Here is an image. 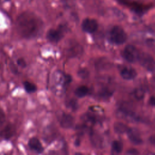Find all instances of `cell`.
<instances>
[{
  "label": "cell",
  "mask_w": 155,
  "mask_h": 155,
  "mask_svg": "<svg viewBox=\"0 0 155 155\" xmlns=\"http://www.w3.org/2000/svg\"><path fill=\"white\" fill-rule=\"evenodd\" d=\"M47 39L51 42H58L63 37V31L61 29H50L46 35Z\"/></svg>",
  "instance_id": "8"
},
{
  "label": "cell",
  "mask_w": 155,
  "mask_h": 155,
  "mask_svg": "<svg viewBox=\"0 0 155 155\" xmlns=\"http://www.w3.org/2000/svg\"><path fill=\"white\" fill-rule=\"evenodd\" d=\"M120 73L121 76L127 80H130L134 79L137 73L136 70L129 67H124L120 70Z\"/></svg>",
  "instance_id": "10"
},
{
  "label": "cell",
  "mask_w": 155,
  "mask_h": 155,
  "mask_svg": "<svg viewBox=\"0 0 155 155\" xmlns=\"http://www.w3.org/2000/svg\"><path fill=\"white\" fill-rule=\"evenodd\" d=\"M127 153L129 154H139V152L136 149H130L128 150Z\"/></svg>",
  "instance_id": "23"
},
{
  "label": "cell",
  "mask_w": 155,
  "mask_h": 155,
  "mask_svg": "<svg viewBox=\"0 0 155 155\" xmlns=\"http://www.w3.org/2000/svg\"><path fill=\"white\" fill-rule=\"evenodd\" d=\"M16 127L12 123H8L0 130V137L4 139L8 140L16 134Z\"/></svg>",
  "instance_id": "6"
},
{
  "label": "cell",
  "mask_w": 155,
  "mask_h": 155,
  "mask_svg": "<svg viewBox=\"0 0 155 155\" xmlns=\"http://www.w3.org/2000/svg\"><path fill=\"white\" fill-rule=\"evenodd\" d=\"M122 54L125 60L130 62H133L138 59L139 54L137 48L134 46L132 45H128L124 49Z\"/></svg>",
  "instance_id": "4"
},
{
  "label": "cell",
  "mask_w": 155,
  "mask_h": 155,
  "mask_svg": "<svg viewBox=\"0 0 155 155\" xmlns=\"http://www.w3.org/2000/svg\"><path fill=\"white\" fill-rule=\"evenodd\" d=\"M28 146L31 151L38 154L42 153L44 150L40 140L36 137H32L28 140Z\"/></svg>",
  "instance_id": "7"
},
{
  "label": "cell",
  "mask_w": 155,
  "mask_h": 155,
  "mask_svg": "<svg viewBox=\"0 0 155 155\" xmlns=\"http://www.w3.org/2000/svg\"><path fill=\"white\" fill-rule=\"evenodd\" d=\"M88 93V88H87V87H86L85 85H82V86L78 87L74 91L76 96L79 97H84L85 96H86L87 94Z\"/></svg>",
  "instance_id": "15"
},
{
  "label": "cell",
  "mask_w": 155,
  "mask_h": 155,
  "mask_svg": "<svg viewBox=\"0 0 155 155\" xmlns=\"http://www.w3.org/2000/svg\"><path fill=\"white\" fill-rule=\"evenodd\" d=\"M23 85L25 91L28 93H33L37 90L36 85L31 82L24 81L23 82Z\"/></svg>",
  "instance_id": "14"
},
{
  "label": "cell",
  "mask_w": 155,
  "mask_h": 155,
  "mask_svg": "<svg viewBox=\"0 0 155 155\" xmlns=\"http://www.w3.org/2000/svg\"><path fill=\"white\" fill-rule=\"evenodd\" d=\"M67 86L65 81V75L61 72H55L53 77V88L54 93H62Z\"/></svg>",
  "instance_id": "3"
},
{
  "label": "cell",
  "mask_w": 155,
  "mask_h": 155,
  "mask_svg": "<svg viewBox=\"0 0 155 155\" xmlns=\"http://www.w3.org/2000/svg\"><path fill=\"white\" fill-rule=\"evenodd\" d=\"M140 64L150 71H153L155 68V61L150 54L142 53L139 54L138 59Z\"/></svg>",
  "instance_id": "5"
},
{
  "label": "cell",
  "mask_w": 155,
  "mask_h": 155,
  "mask_svg": "<svg viewBox=\"0 0 155 155\" xmlns=\"http://www.w3.org/2000/svg\"><path fill=\"white\" fill-rule=\"evenodd\" d=\"M130 140L134 144H140L142 143V139L138 132L133 129H129L127 132Z\"/></svg>",
  "instance_id": "12"
},
{
  "label": "cell",
  "mask_w": 155,
  "mask_h": 155,
  "mask_svg": "<svg viewBox=\"0 0 155 155\" xmlns=\"http://www.w3.org/2000/svg\"><path fill=\"white\" fill-rule=\"evenodd\" d=\"M74 123V119L69 114L63 113L60 117L61 126L64 128H71Z\"/></svg>",
  "instance_id": "11"
},
{
  "label": "cell",
  "mask_w": 155,
  "mask_h": 155,
  "mask_svg": "<svg viewBox=\"0 0 155 155\" xmlns=\"http://www.w3.org/2000/svg\"><path fill=\"white\" fill-rule=\"evenodd\" d=\"M92 137L93 138H91V141L93 142V144L95 145V146H98L99 147L101 143V140L99 139V137H97L96 135L94 134V135H92Z\"/></svg>",
  "instance_id": "21"
},
{
  "label": "cell",
  "mask_w": 155,
  "mask_h": 155,
  "mask_svg": "<svg viewBox=\"0 0 155 155\" xmlns=\"http://www.w3.org/2000/svg\"><path fill=\"white\" fill-rule=\"evenodd\" d=\"M134 95L137 99H141L144 96V91L142 88H136L134 91Z\"/></svg>",
  "instance_id": "17"
},
{
  "label": "cell",
  "mask_w": 155,
  "mask_h": 155,
  "mask_svg": "<svg viewBox=\"0 0 155 155\" xmlns=\"http://www.w3.org/2000/svg\"><path fill=\"white\" fill-rule=\"evenodd\" d=\"M130 128L124 123L122 122H116L114 125V131L119 134H123L127 133Z\"/></svg>",
  "instance_id": "13"
},
{
  "label": "cell",
  "mask_w": 155,
  "mask_h": 155,
  "mask_svg": "<svg viewBox=\"0 0 155 155\" xmlns=\"http://www.w3.org/2000/svg\"><path fill=\"white\" fill-rule=\"evenodd\" d=\"M99 94L101 97L105 98V97H108L109 96H110L112 94V92L111 91H110V90H108L107 88H104L100 91Z\"/></svg>",
  "instance_id": "19"
},
{
  "label": "cell",
  "mask_w": 155,
  "mask_h": 155,
  "mask_svg": "<svg viewBox=\"0 0 155 155\" xmlns=\"http://www.w3.org/2000/svg\"><path fill=\"white\" fill-rule=\"evenodd\" d=\"M78 75L80 78L85 79L89 76V72L86 68H82L78 71Z\"/></svg>",
  "instance_id": "18"
},
{
  "label": "cell",
  "mask_w": 155,
  "mask_h": 155,
  "mask_svg": "<svg viewBox=\"0 0 155 155\" xmlns=\"http://www.w3.org/2000/svg\"><path fill=\"white\" fill-rule=\"evenodd\" d=\"M110 40L116 44H122L125 42L127 36L124 30L120 26H114L110 32Z\"/></svg>",
  "instance_id": "2"
},
{
  "label": "cell",
  "mask_w": 155,
  "mask_h": 155,
  "mask_svg": "<svg viewBox=\"0 0 155 155\" xmlns=\"http://www.w3.org/2000/svg\"><path fill=\"white\" fill-rule=\"evenodd\" d=\"M76 101H70V102H69V104H68V106L70 107H71V108H73V109H75V107H76Z\"/></svg>",
  "instance_id": "24"
},
{
  "label": "cell",
  "mask_w": 155,
  "mask_h": 155,
  "mask_svg": "<svg viewBox=\"0 0 155 155\" xmlns=\"http://www.w3.org/2000/svg\"><path fill=\"white\" fill-rule=\"evenodd\" d=\"M16 64L21 68H25L27 65V63L26 61H25V59L22 58H18L16 61Z\"/></svg>",
  "instance_id": "20"
},
{
  "label": "cell",
  "mask_w": 155,
  "mask_h": 155,
  "mask_svg": "<svg viewBox=\"0 0 155 155\" xmlns=\"http://www.w3.org/2000/svg\"><path fill=\"white\" fill-rule=\"evenodd\" d=\"M15 26L18 33L22 38L33 39L41 33L43 22L35 13L25 12L18 16Z\"/></svg>",
  "instance_id": "1"
},
{
  "label": "cell",
  "mask_w": 155,
  "mask_h": 155,
  "mask_svg": "<svg viewBox=\"0 0 155 155\" xmlns=\"http://www.w3.org/2000/svg\"><path fill=\"white\" fill-rule=\"evenodd\" d=\"M154 71H155V68H154Z\"/></svg>",
  "instance_id": "25"
},
{
  "label": "cell",
  "mask_w": 155,
  "mask_h": 155,
  "mask_svg": "<svg viewBox=\"0 0 155 155\" xmlns=\"http://www.w3.org/2000/svg\"><path fill=\"white\" fill-rule=\"evenodd\" d=\"M123 149L122 143L119 140H115L112 143V150L116 153H119Z\"/></svg>",
  "instance_id": "16"
},
{
  "label": "cell",
  "mask_w": 155,
  "mask_h": 155,
  "mask_svg": "<svg viewBox=\"0 0 155 155\" xmlns=\"http://www.w3.org/2000/svg\"><path fill=\"white\" fill-rule=\"evenodd\" d=\"M82 27L85 31L88 33H93L97 30L98 24L95 19L87 18L83 21Z\"/></svg>",
  "instance_id": "9"
},
{
  "label": "cell",
  "mask_w": 155,
  "mask_h": 155,
  "mask_svg": "<svg viewBox=\"0 0 155 155\" xmlns=\"http://www.w3.org/2000/svg\"><path fill=\"white\" fill-rule=\"evenodd\" d=\"M5 115L4 110L0 107V125H1L5 120Z\"/></svg>",
  "instance_id": "22"
}]
</instances>
